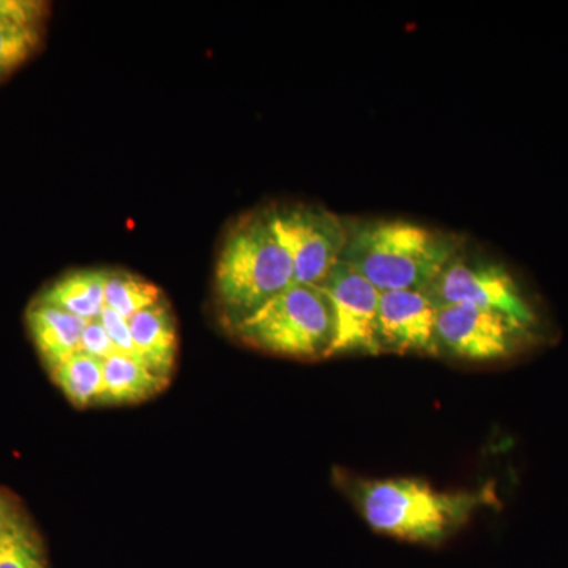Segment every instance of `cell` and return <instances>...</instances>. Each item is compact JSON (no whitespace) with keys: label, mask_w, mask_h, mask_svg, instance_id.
I'll return each mask as SVG.
<instances>
[{"label":"cell","mask_w":568,"mask_h":568,"mask_svg":"<svg viewBox=\"0 0 568 568\" xmlns=\"http://www.w3.org/2000/svg\"><path fill=\"white\" fill-rule=\"evenodd\" d=\"M111 342L114 343L115 351L119 354L126 355V357L136 358L141 362L140 354H138L136 346H134L132 328H130L129 320L118 315L110 308H104L102 316H100Z\"/></svg>","instance_id":"18"},{"label":"cell","mask_w":568,"mask_h":568,"mask_svg":"<svg viewBox=\"0 0 568 568\" xmlns=\"http://www.w3.org/2000/svg\"><path fill=\"white\" fill-rule=\"evenodd\" d=\"M437 313L439 308L424 290L381 293L377 312L381 349L399 354H439Z\"/></svg>","instance_id":"9"},{"label":"cell","mask_w":568,"mask_h":568,"mask_svg":"<svg viewBox=\"0 0 568 568\" xmlns=\"http://www.w3.org/2000/svg\"><path fill=\"white\" fill-rule=\"evenodd\" d=\"M317 287L327 297L334 320V339L327 357L383 353L377 328L379 291L342 260Z\"/></svg>","instance_id":"8"},{"label":"cell","mask_w":568,"mask_h":568,"mask_svg":"<svg viewBox=\"0 0 568 568\" xmlns=\"http://www.w3.org/2000/svg\"><path fill=\"white\" fill-rule=\"evenodd\" d=\"M168 377L153 373L148 365L115 353L103 362L102 402L121 405L152 398L166 387Z\"/></svg>","instance_id":"13"},{"label":"cell","mask_w":568,"mask_h":568,"mask_svg":"<svg viewBox=\"0 0 568 568\" xmlns=\"http://www.w3.org/2000/svg\"><path fill=\"white\" fill-rule=\"evenodd\" d=\"M234 328L246 345L295 358L327 357L334 339L327 297L306 284H291Z\"/></svg>","instance_id":"4"},{"label":"cell","mask_w":568,"mask_h":568,"mask_svg":"<svg viewBox=\"0 0 568 568\" xmlns=\"http://www.w3.org/2000/svg\"><path fill=\"white\" fill-rule=\"evenodd\" d=\"M347 233L342 261L379 293L425 290L465 248L458 235L405 220L347 222Z\"/></svg>","instance_id":"1"},{"label":"cell","mask_w":568,"mask_h":568,"mask_svg":"<svg viewBox=\"0 0 568 568\" xmlns=\"http://www.w3.org/2000/svg\"><path fill=\"white\" fill-rule=\"evenodd\" d=\"M216 294L227 320L241 324L294 283L290 253L268 212L244 220L224 241L216 263Z\"/></svg>","instance_id":"3"},{"label":"cell","mask_w":568,"mask_h":568,"mask_svg":"<svg viewBox=\"0 0 568 568\" xmlns=\"http://www.w3.org/2000/svg\"><path fill=\"white\" fill-rule=\"evenodd\" d=\"M162 302V293L155 284L145 282L130 274H110L106 290H104V304L106 308L118 313L125 320Z\"/></svg>","instance_id":"15"},{"label":"cell","mask_w":568,"mask_h":568,"mask_svg":"<svg viewBox=\"0 0 568 568\" xmlns=\"http://www.w3.org/2000/svg\"><path fill=\"white\" fill-rule=\"evenodd\" d=\"M0 568H47L43 552L28 526L18 529L0 547Z\"/></svg>","instance_id":"16"},{"label":"cell","mask_w":568,"mask_h":568,"mask_svg":"<svg viewBox=\"0 0 568 568\" xmlns=\"http://www.w3.org/2000/svg\"><path fill=\"white\" fill-rule=\"evenodd\" d=\"M88 323L89 321L40 302H36L28 312L33 343L50 369L80 353L82 332Z\"/></svg>","instance_id":"10"},{"label":"cell","mask_w":568,"mask_h":568,"mask_svg":"<svg viewBox=\"0 0 568 568\" xmlns=\"http://www.w3.org/2000/svg\"><path fill=\"white\" fill-rule=\"evenodd\" d=\"M52 379L62 394L77 407L102 402L103 362L91 355L74 354L69 361L51 369Z\"/></svg>","instance_id":"14"},{"label":"cell","mask_w":568,"mask_h":568,"mask_svg":"<svg viewBox=\"0 0 568 568\" xmlns=\"http://www.w3.org/2000/svg\"><path fill=\"white\" fill-rule=\"evenodd\" d=\"M276 235L290 253L294 283L320 286L342 260L347 244V222L327 209L291 205L268 212Z\"/></svg>","instance_id":"6"},{"label":"cell","mask_w":568,"mask_h":568,"mask_svg":"<svg viewBox=\"0 0 568 568\" xmlns=\"http://www.w3.org/2000/svg\"><path fill=\"white\" fill-rule=\"evenodd\" d=\"M437 308L452 305L478 306L503 313L532 331L536 310L514 275L503 264L459 252L425 287Z\"/></svg>","instance_id":"5"},{"label":"cell","mask_w":568,"mask_h":568,"mask_svg":"<svg viewBox=\"0 0 568 568\" xmlns=\"http://www.w3.org/2000/svg\"><path fill=\"white\" fill-rule=\"evenodd\" d=\"M22 526H24V521H22L21 515L14 510L9 497L0 495V547Z\"/></svg>","instance_id":"21"},{"label":"cell","mask_w":568,"mask_h":568,"mask_svg":"<svg viewBox=\"0 0 568 568\" xmlns=\"http://www.w3.org/2000/svg\"><path fill=\"white\" fill-rule=\"evenodd\" d=\"M110 272L81 271L65 275L40 295V304L55 306L84 321L100 320Z\"/></svg>","instance_id":"12"},{"label":"cell","mask_w":568,"mask_h":568,"mask_svg":"<svg viewBox=\"0 0 568 568\" xmlns=\"http://www.w3.org/2000/svg\"><path fill=\"white\" fill-rule=\"evenodd\" d=\"M354 499L373 529L416 544H439L489 500L478 491H437L418 478L361 480Z\"/></svg>","instance_id":"2"},{"label":"cell","mask_w":568,"mask_h":568,"mask_svg":"<svg viewBox=\"0 0 568 568\" xmlns=\"http://www.w3.org/2000/svg\"><path fill=\"white\" fill-rule=\"evenodd\" d=\"M39 44L37 28H18L0 39V80L20 67Z\"/></svg>","instance_id":"17"},{"label":"cell","mask_w":568,"mask_h":568,"mask_svg":"<svg viewBox=\"0 0 568 568\" xmlns=\"http://www.w3.org/2000/svg\"><path fill=\"white\" fill-rule=\"evenodd\" d=\"M129 323L142 364L156 375L170 376L178 353V335L170 308L159 302L142 310Z\"/></svg>","instance_id":"11"},{"label":"cell","mask_w":568,"mask_h":568,"mask_svg":"<svg viewBox=\"0 0 568 568\" xmlns=\"http://www.w3.org/2000/svg\"><path fill=\"white\" fill-rule=\"evenodd\" d=\"M532 336V331L503 313L469 305L439 308L436 323L439 354L473 362L510 357Z\"/></svg>","instance_id":"7"},{"label":"cell","mask_w":568,"mask_h":568,"mask_svg":"<svg viewBox=\"0 0 568 568\" xmlns=\"http://www.w3.org/2000/svg\"><path fill=\"white\" fill-rule=\"evenodd\" d=\"M44 7L47 3L36 0H0V21L36 28L37 21L43 17Z\"/></svg>","instance_id":"20"},{"label":"cell","mask_w":568,"mask_h":568,"mask_svg":"<svg viewBox=\"0 0 568 568\" xmlns=\"http://www.w3.org/2000/svg\"><path fill=\"white\" fill-rule=\"evenodd\" d=\"M80 353L91 355L100 362L108 361L111 355L118 353L102 321L93 320L85 324L81 336Z\"/></svg>","instance_id":"19"}]
</instances>
